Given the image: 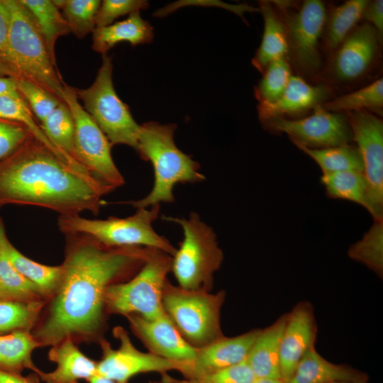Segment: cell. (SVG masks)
<instances>
[{"label":"cell","instance_id":"1","mask_svg":"<svg viewBox=\"0 0 383 383\" xmlns=\"http://www.w3.org/2000/svg\"><path fill=\"white\" fill-rule=\"evenodd\" d=\"M62 274L49 314L34 337L40 345H55L99 329L105 292L118 279L140 269L155 249L111 248L82 234H65Z\"/></svg>","mask_w":383,"mask_h":383},{"label":"cell","instance_id":"2","mask_svg":"<svg viewBox=\"0 0 383 383\" xmlns=\"http://www.w3.org/2000/svg\"><path fill=\"white\" fill-rule=\"evenodd\" d=\"M113 191L74 169L30 136L0 162V206H36L60 215L88 211L97 215L101 197Z\"/></svg>","mask_w":383,"mask_h":383},{"label":"cell","instance_id":"3","mask_svg":"<svg viewBox=\"0 0 383 383\" xmlns=\"http://www.w3.org/2000/svg\"><path fill=\"white\" fill-rule=\"evenodd\" d=\"M176 125L160 124L150 121L140 125L137 152L145 161L151 162L154 169V184L145 197L118 202L134 208H147L161 202L174 201L173 188L178 183H194L205 179L200 166L189 155L179 150L174 140Z\"/></svg>","mask_w":383,"mask_h":383},{"label":"cell","instance_id":"4","mask_svg":"<svg viewBox=\"0 0 383 383\" xmlns=\"http://www.w3.org/2000/svg\"><path fill=\"white\" fill-rule=\"evenodd\" d=\"M10 26L4 65L10 77L34 83L63 101L65 82L33 20L19 0H4Z\"/></svg>","mask_w":383,"mask_h":383},{"label":"cell","instance_id":"5","mask_svg":"<svg viewBox=\"0 0 383 383\" xmlns=\"http://www.w3.org/2000/svg\"><path fill=\"white\" fill-rule=\"evenodd\" d=\"M160 204L137 209L126 218L109 217L106 219H90L80 214L60 215L57 226L65 234H82L111 248L146 247L161 250L173 256L177 249L164 236L153 228Z\"/></svg>","mask_w":383,"mask_h":383},{"label":"cell","instance_id":"6","mask_svg":"<svg viewBox=\"0 0 383 383\" xmlns=\"http://www.w3.org/2000/svg\"><path fill=\"white\" fill-rule=\"evenodd\" d=\"M165 221L179 224L184 238L172 257V269L178 286L186 289L210 291L214 273L221 267L223 253L216 235L198 213L187 218L162 216Z\"/></svg>","mask_w":383,"mask_h":383},{"label":"cell","instance_id":"7","mask_svg":"<svg viewBox=\"0 0 383 383\" xmlns=\"http://www.w3.org/2000/svg\"><path fill=\"white\" fill-rule=\"evenodd\" d=\"M225 296L224 291L213 294L204 289H186L167 280L162 306L185 340L199 348L224 336L221 310Z\"/></svg>","mask_w":383,"mask_h":383},{"label":"cell","instance_id":"8","mask_svg":"<svg viewBox=\"0 0 383 383\" xmlns=\"http://www.w3.org/2000/svg\"><path fill=\"white\" fill-rule=\"evenodd\" d=\"M172 261V256L155 249L131 279L109 286L104 297L108 311L148 319L165 314L162 294Z\"/></svg>","mask_w":383,"mask_h":383},{"label":"cell","instance_id":"9","mask_svg":"<svg viewBox=\"0 0 383 383\" xmlns=\"http://www.w3.org/2000/svg\"><path fill=\"white\" fill-rule=\"evenodd\" d=\"M111 57L102 55V62L92 84L77 89L83 108L112 145H126L137 150L140 125L128 106L118 97L113 84Z\"/></svg>","mask_w":383,"mask_h":383},{"label":"cell","instance_id":"10","mask_svg":"<svg viewBox=\"0 0 383 383\" xmlns=\"http://www.w3.org/2000/svg\"><path fill=\"white\" fill-rule=\"evenodd\" d=\"M63 101L74 123V144L77 161L99 182L113 190L125 180L116 166L107 137L80 104L76 88L65 82Z\"/></svg>","mask_w":383,"mask_h":383},{"label":"cell","instance_id":"11","mask_svg":"<svg viewBox=\"0 0 383 383\" xmlns=\"http://www.w3.org/2000/svg\"><path fill=\"white\" fill-rule=\"evenodd\" d=\"M272 3L279 9L292 62L303 74H316L321 66L318 45L327 18L323 2L305 0L295 10L289 9L285 1Z\"/></svg>","mask_w":383,"mask_h":383},{"label":"cell","instance_id":"12","mask_svg":"<svg viewBox=\"0 0 383 383\" xmlns=\"http://www.w3.org/2000/svg\"><path fill=\"white\" fill-rule=\"evenodd\" d=\"M274 133H286L294 145L321 149L349 144L353 140L345 116L324 109L321 105L310 116L299 119L277 118L262 123Z\"/></svg>","mask_w":383,"mask_h":383},{"label":"cell","instance_id":"13","mask_svg":"<svg viewBox=\"0 0 383 383\" xmlns=\"http://www.w3.org/2000/svg\"><path fill=\"white\" fill-rule=\"evenodd\" d=\"M353 140L364 163L369 183L370 213L374 221H383V122L372 112L346 113Z\"/></svg>","mask_w":383,"mask_h":383},{"label":"cell","instance_id":"14","mask_svg":"<svg viewBox=\"0 0 383 383\" xmlns=\"http://www.w3.org/2000/svg\"><path fill=\"white\" fill-rule=\"evenodd\" d=\"M113 333L119 340L120 346L116 350L105 340L101 341L102 357L97 362V375L118 382H128L131 377L141 373L159 372L163 374L168 371L180 372L182 370V362L138 350L123 327H115Z\"/></svg>","mask_w":383,"mask_h":383},{"label":"cell","instance_id":"15","mask_svg":"<svg viewBox=\"0 0 383 383\" xmlns=\"http://www.w3.org/2000/svg\"><path fill=\"white\" fill-rule=\"evenodd\" d=\"M378 35L369 23L355 28L334 51L331 74L338 82L355 81L364 75L378 52Z\"/></svg>","mask_w":383,"mask_h":383},{"label":"cell","instance_id":"16","mask_svg":"<svg viewBox=\"0 0 383 383\" xmlns=\"http://www.w3.org/2000/svg\"><path fill=\"white\" fill-rule=\"evenodd\" d=\"M126 317L133 333L150 353L182 363L194 360L196 348L185 340L166 313L152 319L135 314Z\"/></svg>","mask_w":383,"mask_h":383},{"label":"cell","instance_id":"17","mask_svg":"<svg viewBox=\"0 0 383 383\" xmlns=\"http://www.w3.org/2000/svg\"><path fill=\"white\" fill-rule=\"evenodd\" d=\"M260 330L253 329L235 337L223 336L196 348L194 360L184 362L179 372L184 379H194L243 362Z\"/></svg>","mask_w":383,"mask_h":383},{"label":"cell","instance_id":"18","mask_svg":"<svg viewBox=\"0 0 383 383\" xmlns=\"http://www.w3.org/2000/svg\"><path fill=\"white\" fill-rule=\"evenodd\" d=\"M316 335L312 307L306 302H300L287 314L280 343V372L284 383L290 380L306 352L314 345Z\"/></svg>","mask_w":383,"mask_h":383},{"label":"cell","instance_id":"19","mask_svg":"<svg viewBox=\"0 0 383 383\" xmlns=\"http://www.w3.org/2000/svg\"><path fill=\"white\" fill-rule=\"evenodd\" d=\"M330 89L324 85H312L302 77L292 75L278 99L272 103H259L258 115L262 123L286 116L299 115L314 109L328 98Z\"/></svg>","mask_w":383,"mask_h":383},{"label":"cell","instance_id":"20","mask_svg":"<svg viewBox=\"0 0 383 383\" xmlns=\"http://www.w3.org/2000/svg\"><path fill=\"white\" fill-rule=\"evenodd\" d=\"M48 358L57 364L56 369L50 372L39 369L35 372L45 383H78L96 375L97 362L84 355L70 338L53 345Z\"/></svg>","mask_w":383,"mask_h":383},{"label":"cell","instance_id":"21","mask_svg":"<svg viewBox=\"0 0 383 383\" xmlns=\"http://www.w3.org/2000/svg\"><path fill=\"white\" fill-rule=\"evenodd\" d=\"M287 314L279 318L269 327L260 330L252 345L246 361L257 379H282L279 350Z\"/></svg>","mask_w":383,"mask_h":383},{"label":"cell","instance_id":"22","mask_svg":"<svg viewBox=\"0 0 383 383\" xmlns=\"http://www.w3.org/2000/svg\"><path fill=\"white\" fill-rule=\"evenodd\" d=\"M272 1H260L259 11L264 20V30L260 47L254 58L253 66L260 72H263L271 62L283 57L288 54V40L283 20Z\"/></svg>","mask_w":383,"mask_h":383},{"label":"cell","instance_id":"23","mask_svg":"<svg viewBox=\"0 0 383 383\" xmlns=\"http://www.w3.org/2000/svg\"><path fill=\"white\" fill-rule=\"evenodd\" d=\"M92 33L91 48L101 55L119 43L128 42L135 46L150 43L153 38V28L142 18L140 11L133 12L123 21L96 28Z\"/></svg>","mask_w":383,"mask_h":383},{"label":"cell","instance_id":"24","mask_svg":"<svg viewBox=\"0 0 383 383\" xmlns=\"http://www.w3.org/2000/svg\"><path fill=\"white\" fill-rule=\"evenodd\" d=\"M365 379L362 374L343 365L332 363L311 347L299 361L287 383H331Z\"/></svg>","mask_w":383,"mask_h":383},{"label":"cell","instance_id":"25","mask_svg":"<svg viewBox=\"0 0 383 383\" xmlns=\"http://www.w3.org/2000/svg\"><path fill=\"white\" fill-rule=\"evenodd\" d=\"M40 126L50 141L75 170L92 177L77 160L74 123L72 113L65 101L60 103L40 123Z\"/></svg>","mask_w":383,"mask_h":383},{"label":"cell","instance_id":"26","mask_svg":"<svg viewBox=\"0 0 383 383\" xmlns=\"http://www.w3.org/2000/svg\"><path fill=\"white\" fill-rule=\"evenodd\" d=\"M31 16L49 55L56 63L55 46L57 40L70 32L60 10L52 0H19Z\"/></svg>","mask_w":383,"mask_h":383},{"label":"cell","instance_id":"27","mask_svg":"<svg viewBox=\"0 0 383 383\" xmlns=\"http://www.w3.org/2000/svg\"><path fill=\"white\" fill-rule=\"evenodd\" d=\"M5 248L13 267L36 287L42 297L55 293L62 274V265L50 266L33 261L20 252L7 237Z\"/></svg>","mask_w":383,"mask_h":383},{"label":"cell","instance_id":"28","mask_svg":"<svg viewBox=\"0 0 383 383\" xmlns=\"http://www.w3.org/2000/svg\"><path fill=\"white\" fill-rule=\"evenodd\" d=\"M40 343L27 330H17L0 335V368L18 373L29 369L35 373L39 370L32 360V353Z\"/></svg>","mask_w":383,"mask_h":383},{"label":"cell","instance_id":"29","mask_svg":"<svg viewBox=\"0 0 383 383\" xmlns=\"http://www.w3.org/2000/svg\"><path fill=\"white\" fill-rule=\"evenodd\" d=\"M6 237L0 218V299L41 301L42 296L36 287L21 275L9 260L5 248Z\"/></svg>","mask_w":383,"mask_h":383},{"label":"cell","instance_id":"30","mask_svg":"<svg viewBox=\"0 0 383 383\" xmlns=\"http://www.w3.org/2000/svg\"><path fill=\"white\" fill-rule=\"evenodd\" d=\"M369 1L349 0L335 7L326 18L324 45L335 51L362 18Z\"/></svg>","mask_w":383,"mask_h":383},{"label":"cell","instance_id":"31","mask_svg":"<svg viewBox=\"0 0 383 383\" xmlns=\"http://www.w3.org/2000/svg\"><path fill=\"white\" fill-rule=\"evenodd\" d=\"M321 182L328 197L357 203L370 211V187L363 172L345 171L323 174Z\"/></svg>","mask_w":383,"mask_h":383},{"label":"cell","instance_id":"32","mask_svg":"<svg viewBox=\"0 0 383 383\" xmlns=\"http://www.w3.org/2000/svg\"><path fill=\"white\" fill-rule=\"evenodd\" d=\"M296 146L317 163L323 174L345 171L364 173L363 160L357 147L349 144L321 149Z\"/></svg>","mask_w":383,"mask_h":383},{"label":"cell","instance_id":"33","mask_svg":"<svg viewBox=\"0 0 383 383\" xmlns=\"http://www.w3.org/2000/svg\"><path fill=\"white\" fill-rule=\"evenodd\" d=\"M321 106L333 113L372 111L380 114L383 107V79L379 78L358 90L325 102Z\"/></svg>","mask_w":383,"mask_h":383},{"label":"cell","instance_id":"34","mask_svg":"<svg viewBox=\"0 0 383 383\" xmlns=\"http://www.w3.org/2000/svg\"><path fill=\"white\" fill-rule=\"evenodd\" d=\"M0 118L18 122L24 125L35 139L72 166L68 160L47 138L41 129L39 122H37L36 118L21 95L0 96Z\"/></svg>","mask_w":383,"mask_h":383},{"label":"cell","instance_id":"35","mask_svg":"<svg viewBox=\"0 0 383 383\" xmlns=\"http://www.w3.org/2000/svg\"><path fill=\"white\" fill-rule=\"evenodd\" d=\"M67 22L70 32L79 39L96 28L95 19L101 4L99 0H52Z\"/></svg>","mask_w":383,"mask_h":383},{"label":"cell","instance_id":"36","mask_svg":"<svg viewBox=\"0 0 383 383\" xmlns=\"http://www.w3.org/2000/svg\"><path fill=\"white\" fill-rule=\"evenodd\" d=\"M348 256L359 262L379 277L383 274V221H374L361 240L350 245Z\"/></svg>","mask_w":383,"mask_h":383},{"label":"cell","instance_id":"37","mask_svg":"<svg viewBox=\"0 0 383 383\" xmlns=\"http://www.w3.org/2000/svg\"><path fill=\"white\" fill-rule=\"evenodd\" d=\"M42 301L0 299V333L31 328L43 306Z\"/></svg>","mask_w":383,"mask_h":383},{"label":"cell","instance_id":"38","mask_svg":"<svg viewBox=\"0 0 383 383\" xmlns=\"http://www.w3.org/2000/svg\"><path fill=\"white\" fill-rule=\"evenodd\" d=\"M262 78L255 89L259 103H272L279 98L292 77L287 57L269 64L262 72Z\"/></svg>","mask_w":383,"mask_h":383},{"label":"cell","instance_id":"39","mask_svg":"<svg viewBox=\"0 0 383 383\" xmlns=\"http://www.w3.org/2000/svg\"><path fill=\"white\" fill-rule=\"evenodd\" d=\"M17 89L30 111L41 123L60 103L64 102L38 85L16 79Z\"/></svg>","mask_w":383,"mask_h":383},{"label":"cell","instance_id":"40","mask_svg":"<svg viewBox=\"0 0 383 383\" xmlns=\"http://www.w3.org/2000/svg\"><path fill=\"white\" fill-rule=\"evenodd\" d=\"M256 379L246 360L199 377L189 379L173 378L176 383H254Z\"/></svg>","mask_w":383,"mask_h":383},{"label":"cell","instance_id":"41","mask_svg":"<svg viewBox=\"0 0 383 383\" xmlns=\"http://www.w3.org/2000/svg\"><path fill=\"white\" fill-rule=\"evenodd\" d=\"M148 7V1L143 0H104L96 16V28L107 26L121 16Z\"/></svg>","mask_w":383,"mask_h":383},{"label":"cell","instance_id":"42","mask_svg":"<svg viewBox=\"0 0 383 383\" xmlns=\"http://www.w3.org/2000/svg\"><path fill=\"white\" fill-rule=\"evenodd\" d=\"M30 136L22 123L0 118V162L22 145Z\"/></svg>","mask_w":383,"mask_h":383},{"label":"cell","instance_id":"43","mask_svg":"<svg viewBox=\"0 0 383 383\" xmlns=\"http://www.w3.org/2000/svg\"><path fill=\"white\" fill-rule=\"evenodd\" d=\"M362 18L368 21L369 24L374 28L382 43L383 38V1H369Z\"/></svg>","mask_w":383,"mask_h":383},{"label":"cell","instance_id":"44","mask_svg":"<svg viewBox=\"0 0 383 383\" xmlns=\"http://www.w3.org/2000/svg\"><path fill=\"white\" fill-rule=\"evenodd\" d=\"M9 26L10 14L9 9L4 2V0H0V63L6 70V68L4 65V59L6 51Z\"/></svg>","mask_w":383,"mask_h":383},{"label":"cell","instance_id":"45","mask_svg":"<svg viewBox=\"0 0 383 383\" xmlns=\"http://www.w3.org/2000/svg\"><path fill=\"white\" fill-rule=\"evenodd\" d=\"M39 377L35 373L23 377L18 373L9 372L0 368V383H38Z\"/></svg>","mask_w":383,"mask_h":383},{"label":"cell","instance_id":"46","mask_svg":"<svg viewBox=\"0 0 383 383\" xmlns=\"http://www.w3.org/2000/svg\"><path fill=\"white\" fill-rule=\"evenodd\" d=\"M4 95H21L17 89L15 78L0 77V96Z\"/></svg>","mask_w":383,"mask_h":383},{"label":"cell","instance_id":"47","mask_svg":"<svg viewBox=\"0 0 383 383\" xmlns=\"http://www.w3.org/2000/svg\"><path fill=\"white\" fill-rule=\"evenodd\" d=\"M89 383H128V382H118L99 375H94L88 380Z\"/></svg>","mask_w":383,"mask_h":383},{"label":"cell","instance_id":"48","mask_svg":"<svg viewBox=\"0 0 383 383\" xmlns=\"http://www.w3.org/2000/svg\"><path fill=\"white\" fill-rule=\"evenodd\" d=\"M150 383H176L173 377L168 375L167 373L162 374V379L160 381L150 382Z\"/></svg>","mask_w":383,"mask_h":383},{"label":"cell","instance_id":"49","mask_svg":"<svg viewBox=\"0 0 383 383\" xmlns=\"http://www.w3.org/2000/svg\"><path fill=\"white\" fill-rule=\"evenodd\" d=\"M254 383H284L282 379L260 378L256 379Z\"/></svg>","mask_w":383,"mask_h":383},{"label":"cell","instance_id":"50","mask_svg":"<svg viewBox=\"0 0 383 383\" xmlns=\"http://www.w3.org/2000/svg\"><path fill=\"white\" fill-rule=\"evenodd\" d=\"M0 77H9L7 71L1 63H0Z\"/></svg>","mask_w":383,"mask_h":383},{"label":"cell","instance_id":"51","mask_svg":"<svg viewBox=\"0 0 383 383\" xmlns=\"http://www.w3.org/2000/svg\"><path fill=\"white\" fill-rule=\"evenodd\" d=\"M331 383H365V379L360 380V381H353V382H348V381L333 382Z\"/></svg>","mask_w":383,"mask_h":383}]
</instances>
